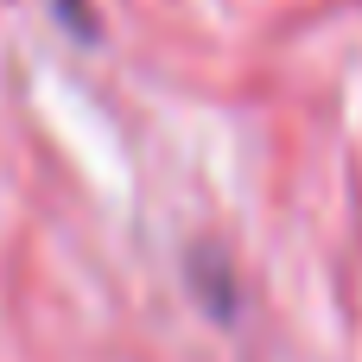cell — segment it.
I'll return each mask as SVG.
<instances>
[{
	"mask_svg": "<svg viewBox=\"0 0 362 362\" xmlns=\"http://www.w3.org/2000/svg\"><path fill=\"white\" fill-rule=\"evenodd\" d=\"M51 6H57V19H64L76 38H95V6H89V0H51Z\"/></svg>",
	"mask_w": 362,
	"mask_h": 362,
	"instance_id": "cell-1",
	"label": "cell"
}]
</instances>
